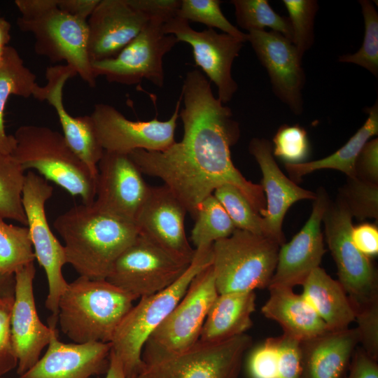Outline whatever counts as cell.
<instances>
[{
	"mask_svg": "<svg viewBox=\"0 0 378 378\" xmlns=\"http://www.w3.org/2000/svg\"><path fill=\"white\" fill-rule=\"evenodd\" d=\"M100 0H57V6L62 11L87 20Z\"/></svg>",
	"mask_w": 378,
	"mask_h": 378,
	"instance_id": "681fc988",
	"label": "cell"
},
{
	"mask_svg": "<svg viewBox=\"0 0 378 378\" xmlns=\"http://www.w3.org/2000/svg\"><path fill=\"white\" fill-rule=\"evenodd\" d=\"M211 265L195 276L182 299L150 335L142 357L178 354L199 341L208 312L218 295Z\"/></svg>",
	"mask_w": 378,
	"mask_h": 378,
	"instance_id": "30bf717a",
	"label": "cell"
},
{
	"mask_svg": "<svg viewBox=\"0 0 378 378\" xmlns=\"http://www.w3.org/2000/svg\"><path fill=\"white\" fill-rule=\"evenodd\" d=\"M288 13L292 29L291 42L299 55L309 50L314 43V21L318 10L316 0H283Z\"/></svg>",
	"mask_w": 378,
	"mask_h": 378,
	"instance_id": "74e56055",
	"label": "cell"
},
{
	"mask_svg": "<svg viewBox=\"0 0 378 378\" xmlns=\"http://www.w3.org/2000/svg\"><path fill=\"white\" fill-rule=\"evenodd\" d=\"M345 378H378L377 360L370 358L360 347H357Z\"/></svg>",
	"mask_w": 378,
	"mask_h": 378,
	"instance_id": "c3c4849f",
	"label": "cell"
},
{
	"mask_svg": "<svg viewBox=\"0 0 378 378\" xmlns=\"http://www.w3.org/2000/svg\"><path fill=\"white\" fill-rule=\"evenodd\" d=\"M180 96L181 141L162 151L134 150L131 159L142 174L160 178L193 218L199 204L224 184L239 190L260 215L266 206L260 184L247 180L232 161L230 147L240 129L230 108L214 96L199 70L187 72Z\"/></svg>",
	"mask_w": 378,
	"mask_h": 378,
	"instance_id": "6da1fadb",
	"label": "cell"
},
{
	"mask_svg": "<svg viewBox=\"0 0 378 378\" xmlns=\"http://www.w3.org/2000/svg\"><path fill=\"white\" fill-rule=\"evenodd\" d=\"M356 176L378 183V139L368 141L360 151L355 164Z\"/></svg>",
	"mask_w": 378,
	"mask_h": 378,
	"instance_id": "bcb514c9",
	"label": "cell"
},
{
	"mask_svg": "<svg viewBox=\"0 0 378 378\" xmlns=\"http://www.w3.org/2000/svg\"><path fill=\"white\" fill-rule=\"evenodd\" d=\"M250 153L262 172L261 187L266 206L260 213L264 234L280 246L285 243L282 223L288 209L296 202L316 198V192L298 186L280 170L274 159L272 145L264 138H253L248 145Z\"/></svg>",
	"mask_w": 378,
	"mask_h": 378,
	"instance_id": "44dd1931",
	"label": "cell"
},
{
	"mask_svg": "<svg viewBox=\"0 0 378 378\" xmlns=\"http://www.w3.org/2000/svg\"><path fill=\"white\" fill-rule=\"evenodd\" d=\"M136 10L149 18L158 20L165 23L176 16L181 0H127Z\"/></svg>",
	"mask_w": 378,
	"mask_h": 378,
	"instance_id": "f6af8a7d",
	"label": "cell"
},
{
	"mask_svg": "<svg viewBox=\"0 0 378 378\" xmlns=\"http://www.w3.org/2000/svg\"><path fill=\"white\" fill-rule=\"evenodd\" d=\"M53 108L59 120L66 144L97 179V166L104 150L99 142L90 115L74 117L66 110L62 102H56Z\"/></svg>",
	"mask_w": 378,
	"mask_h": 378,
	"instance_id": "f546056e",
	"label": "cell"
},
{
	"mask_svg": "<svg viewBox=\"0 0 378 378\" xmlns=\"http://www.w3.org/2000/svg\"><path fill=\"white\" fill-rule=\"evenodd\" d=\"M195 220L191 231L195 249L211 246L215 241L230 237L236 230L225 209L213 194L199 204Z\"/></svg>",
	"mask_w": 378,
	"mask_h": 378,
	"instance_id": "1f68e13d",
	"label": "cell"
},
{
	"mask_svg": "<svg viewBox=\"0 0 378 378\" xmlns=\"http://www.w3.org/2000/svg\"><path fill=\"white\" fill-rule=\"evenodd\" d=\"M36 274L31 262L14 274V302L10 317V331L18 358L17 374L20 377L38 360L43 349L50 342L56 327L47 326L36 310L33 282Z\"/></svg>",
	"mask_w": 378,
	"mask_h": 378,
	"instance_id": "ac0fdd59",
	"label": "cell"
},
{
	"mask_svg": "<svg viewBox=\"0 0 378 378\" xmlns=\"http://www.w3.org/2000/svg\"><path fill=\"white\" fill-rule=\"evenodd\" d=\"M277 340V377L276 378H300L301 341L286 334Z\"/></svg>",
	"mask_w": 378,
	"mask_h": 378,
	"instance_id": "ee69618b",
	"label": "cell"
},
{
	"mask_svg": "<svg viewBox=\"0 0 378 378\" xmlns=\"http://www.w3.org/2000/svg\"><path fill=\"white\" fill-rule=\"evenodd\" d=\"M105 378H137V377L128 376L120 360L111 351L109 365Z\"/></svg>",
	"mask_w": 378,
	"mask_h": 378,
	"instance_id": "f907efd6",
	"label": "cell"
},
{
	"mask_svg": "<svg viewBox=\"0 0 378 378\" xmlns=\"http://www.w3.org/2000/svg\"><path fill=\"white\" fill-rule=\"evenodd\" d=\"M15 146L11 153L25 172L36 170L85 204L96 197V178L74 153L59 132L46 126L22 125L14 134Z\"/></svg>",
	"mask_w": 378,
	"mask_h": 378,
	"instance_id": "8992f818",
	"label": "cell"
},
{
	"mask_svg": "<svg viewBox=\"0 0 378 378\" xmlns=\"http://www.w3.org/2000/svg\"><path fill=\"white\" fill-rule=\"evenodd\" d=\"M191 262L139 234L115 261L106 279L138 299L172 285Z\"/></svg>",
	"mask_w": 378,
	"mask_h": 378,
	"instance_id": "8fae6325",
	"label": "cell"
},
{
	"mask_svg": "<svg viewBox=\"0 0 378 378\" xmlns=\"http://www.w3.org/2000/svg\"><path fill=\"white\" fill-rule=\"evenodd\" d=\"M14 275H3L0 274V295L14 294Z\"/></svg>",
	"mask_w": 378,
	"mask_h": 378,
	"instance_id": "f5cc1de1",
	"label": "cell"
},
{
	"mask_svg": "<svg viewBox=\"0 0 378 378\" xmlns=\"http://www.w3.org/2000/svg\"><path fill=\"white\" fill-rule=\"evenodd\" d=\"M213 195L224 207L236 229L265 236L262 217L236 187L224 184Z\"/></svg>",
	"mask_w": 378,
	"mask_h": 378,
	"instance_id": "e575fe53",
	"label": "cell"
},
{
	"mask_svg": "<svg viewBox=\"0 0 378 378\" xmlns=\"http://www.w3.org/2000/svg\"><path fill=\"white\" fill-rule=\"evenodd\" d=\"M236 20L241 28L262 31L268 27L292 40V29L288 18L279 15L267 0H232Z\"/></svg>",
	"mask_w": 378,
	"mask_h": 378,
	"instance_id": "836d02e7",
	"label": "cell"
},
{
	"mask_svg": "<svg viewBox=\"0 0 378 378\" xmlns=\"http://www.w3.org/2000/svg\"><path fill=\"white\" fill-rule=\"evenodd\" d=\"M181 102L180 96L172 115L164 121L156 118L148 121L131 120L106 104H96L90 116L104 151L124 154L138 149L162 151L176 142Z\"/></svg>",
	"mask_w": 378,
	"mask_h": 378,
	"instance_id": "5bb4252c",
	"label": "cell"
},
{
	"mask_svg": "<svg viewBox=\"0 0 378 378\" xmlns=\"http://www.w3.org/2000/svg\"><path fill=\"white\" fill-rule=\"evenodd\" d=\"M368 117L365 123L334 153L320 160L300 164H285L290 179L297 181L303 176L323 169H332L344 173L347 177L356 176L357 157L365 143L378 134V103L365 108Z\"/></svg>",
	"mask_w": 378,
	"mask_h": 378,
	"instance_id": "83f0119b",
	"label": "cell"
},
{
	"mask_svg": "<svg viewBox=\"0 0 378 378\" xmlns=\"http://www.w3.org/2000/svg\"><path fill=\"white\" fill-rule=\"evenodd\" d=\"M13 302L14 294L0 295V377L18 365L10 331Z\"/></svg>",
	"mask_w": 378,
	"mask_h": 378,
	"instance_id": "7bdbcfd3",
	"label": "cell"
},
{
	"mask_svg": "<svg viewBox=\"0 0 378 378\" xmlns=\"http://www.w3.org/2000/svg\"><path fill=\"white\" fill-rule=\"evenodd\" d=\"M272 154L285 164L306 162L309 154V142L306 130L298 125H283L273 138Z\"/></svg>",
	"mask_w": 378,
	"mask_h": 378,
	"instance_id": "ab89813d",
	"label": "cell"
},
{
	"mask_svg": "<svg viewBox=\"0 0 378 378\" xmlns=\"http://www.w3.org/2000/svg\"><path fill=\"white\" fill-rule=\"evenodd\" d=\"M219 0H181L176 16L189 22H200L209 29L217 28L243 43L247 41V34L241 31L224 15Z\"/></svg>",
	"mask_w": 378,
	"mask_h": 378,
	"instance_id": "d590c367",
	"label": "cell"
},
{
	"mask_svg": "<svg viewBox=\"0 0 378 378\" xmlns=\"http://www.w3.org/2000/svg\"><path fill=\"white\" fill-rule=\"evenodd\" d=\"M34 259L28 227L0 220V274L14 275Z\"/></svg>",
	"mask_w": 378,
	"mask_h": 378,
	"instance_id": "d6a6232c",
	"label": "cell"
},
{
	"mask_svg": "<svg viewBox=\"0 0 378 378\" xmlns=\"http://www.w3.org/2000/svg\"><path fill=\"white\" fill-rule=\"evenodd\" d=\"M36 76L27 68L17 50L8 46L0 62V152L11 154L15 139L6 133L4 109L10 95L28 98L33 97L36 86Z\"/></svg>",
	"mask_w": 378,
	"mask_h": 378,
	"instance_id": "f1b7e54d",
	"label": "cell"
},
{
	"mask_svg": "<svg viewBox=\"0 0 378 378\" xmlns=\"http://www.w3.org/2000/svg\"><path fill=\"white\" fill-rule=\"evenodd\" d=\"M252 342L244 333L218 343L199 340L178 354L142 357L137 378H239Z\"/></svg>",
	"mask_w": 378,
	"mask_h": 378,
	"instance_id": "ba28073f",
	"label": "cell"
},
{
	"mask_svg": "<svg viewBox=\"0 0 378 378\" xmlns=\"http://www.w3.org/2000/svg\"><path fill=\"white\" fill-rule=\"evenodd\" d=\"M351 239L357 249L371 258L378 254V228L370 223H362L352 227Z\"/></svg>",
	"mask_w": 378,
	"mask_h": 378,
	"instance_id": "7dc6e473",
	"label": "cell"
},
{
	"mask_svg": "<svg viewBox=\"0 0 378 378\" xmlns=\"http://www.w3.org/2000/svg\"><path fill=\"white\" fill-rule=\"evenodd\" d=\"M25 172L11 154L0 152V220L27 225L22 204Z\"/></svg>",
	"mask_w": 378,
	"mask_h": 378,
	"instance_id": "4dcf8cb0",
	"label": "cell"
},
{
	"mask_svg": "<svg viewBox=\"0 0 378 378\" xmlns=\"http://www.w3.org/2000/svg\"><path fill=\"white\" fill-rule=\"evenodd\" d=\"M96 197L99 210L134 223L150 187L129 154L104 151L98 166Z\"/></svg>",
	"mask_w": 378,
	"mask_h": 378,
	"instance_id": "e0dca14e",
	"label": "cell"
},
{
	"mask_svg": "<svg viewBox=\"0 0 378 378\" xmlns=\"http://www.w3.org/2000/svg\"><path fill=\"white\" fill-rule=\"evenodd\" d=\"M54 227L64 241L66 263L80 276L91 279H106L139 234L134 222L101 211L93 203H82L59 215Z\"/></svg>",
	"mask_w": 378,
	"mask_h": 378,
	"instance_id": "7a4b0ae2",
	"label": "cell"
},
{
	"mask_svg": "<svg viewBox=\"0 0 378 378\" xmlns=\"http://www.w3.org/2000/svg\"><path fill=\"white\" fill-rule=\"evenodd\" d=\"M53 187L33 171L25 174L22 204L27 217L35 258L46 272L48 293L46 307L51 312L49 326L56 327L58 303L68 283L62 274L66 264L64 247L52 232L46 214V203L52 196Z\"/></svg>",
	"mask_w": 378,
	"mask_h": 378,
	"instance_id": "9c48e42d",
	"label": "cell"
},
{
	"mask_svg": "<svg viewBox=\"0 0 378 378\" xmlns=\"http://www.w3.org/2000/svg\"><path fill=\"white\" fill-rule=\"evenodd\" d=\"M247 41L266 69L274 94L295 115L302 114L306 76L302 57L292 42L279 32L265 30L248 31Z\"/></svg>",
	"mask_w": 378,
	"mask_h": 378,
	"instance_id": "2e32d148",
	"label": "cell"
},
{
	"mask_svg": "<svg viewBox=\"0 0 378 378\" xmlns=\"http://www.w3.org/2000/svg\"><path fill=\"white\" fill-rule=\"evenodd\" d=\"M280 245L274 240L236 229L212 246V267L218 294L268 288Z\"/></svg>",
	"mask_w": 378,
	"mask_h": 378,
	"instance_id": "52a82bcc",
	"label": "cell"
},
{
	"mask_svg": "<svg viewBox=\"0 0 378 378\" xmlns=\"http://www.w3.org/2000/svg\"><path fill=\"white\" fill-rule=\"evenodd\" d=\"M338 198L349 209L352 217L363 220L378 218V183L357 176L347 177Z\"/></svg>",
	"mask_w": 378,
	"mask_h": 378,
	"instance_id": "f35d334b",
	"label": "cell"
},
{
	"mask_svg": "<svg viewBox=\"0 0 378 378\" xmlns=\"http://www.w3.org/2000/svg\"><path fill=\"white\" fill-rule=\"evenodd\" d=\"M163 24L160 20H149L139 35L115 57L92 62L95 78L104 76L110 83L128 85L146 79L162 88L163 57L178 43L174 35L164 32Z\"/></svg>",
	"mask_w": 378,
	"mask_h": 378,
	"instance_id": "4fadbf2b",
	"label": "cell"
},
{
	"mask_svg": "<svg viewBox=\"0 0 378 378\" xmlns=\"http://www.w3.org/2000/svg\"><path fill=\"white\" fill-rule=\"evenodd\" d=\"M148 22L127 0H100L88 20L91 62L115 57Z\"/></svg>",
	"mask_w": 378,
	"mask_h": 378,
	"instance_id": "7402d4cb",
	"label": "cell"
},
{
	"mask_svg": "<svg viewBox=\"0 0 378 378\" xmlns=\"http://www.w3.org/2000/svg\"><path fill=\"white\" fill-rule=\"evenodd\" d=\"M15 4L21 13L18 27L34 36L35 52L53 62L65 61L83 81L94 87L88 21L60 10L57 0H16Z\"/></svg>",
	"mask_w": 378,
	"mask_h": 378,
	"instance_id": "277c9868",
	"label": "cell"
},
{
	"mask_svg": "<svg viewBox=\"0 0 378 378\" xmlns=\"http://www.w3.org/2000/svg\"><path fill=\"white\" fill-rule=\"evenodd\" d=\"M356 328L361 349L370 358L378 360V299L354 307Z\"/></svg>",
	"mask_w": 378,
	"mask_h": 378,
	"instance_id": "60d3db41",
	"label": "cell"
},
{
	"mask_svg": "<svg viewBox=\"0 0 378 378\" xmlns=\"http://www.w3.org/2000/svg\"><path fill=\"white\" fill-rule=\"evenodd\" d=\"M212 246L195 248L190 265L174 283L139 298L119 324L111 342V351L120 360L128 376L137 377L148 337L182 299L195 276L212 264Z\"/></svg>",
	"mask_w": 378,
	"mask_h": 378,
	"instance_id": "5b68a950",
	"label": "cell"
},
{
	"mask_svg": "<svg viewBox=\"0 0 378 378\" xmlns=\"http://www.w3.org/2000/svg\"><path fill=\"white\" fill-rule=\"evenodd\" d=\"M277 360L276 337L267 338L253 348L247 356V378H276Z\"/></svg>",
	"mask_w": 378,
	"mask_h": 378,
	"instance_id": "b9f144b4",
	"label": "cell"
},
{
	"mask_svg": "<svg viewBox=\"0 0 378 378\" xmlns=\"http://www.w3.org/2000/svg\"><path fill=\"white\" fill-rule=\"evenodd\" d=\"M267 288L269 298L262 305L261 313L276 322L284 334L302 342L330 330L302 294L288 287Z\"/></svg>",
	"mask_w": 378,
	"mask_h": 378,
	"instance_id": "d4e9b609",
	"label": "cell"
},
{
	"mask_svg": "<svg viewBox=\"0 0 378 378\" xmlns=\"http://www.w3.org/2000/svg\"><path fill=\"white\" fill-rule=\"evenodd\" d=\"M352 216L337 198L328 204L323 217L325 237L335 262L338 281L354 307L378 299V275L370 258L351 239Z\"/></svg>",
	"mask_w": 378,
	"mask_h": 378,
	"instance_id": "7c38bea8",
	"label": "cell"
},
{
	"mask_svg": "<svg viewBox=\"0 0 378 378\" xmlns=\"http://www.w3.org/2000/svg\"><path fill=\"white\" fill-rule=\"evenodd\" d=\"M255 291L218 294L201 330L200 341L218 343L246 333L252 326Z\"/></svg>",
	"mask_w": 378,
	"mask_h": 378,
	"instance_id": "484cf974",
	"label": "cell"
},
{
	"mask_svg": "<svg viewBox=\"0 0 378 378\" xmlns=\"http://www.w3.org/2000/svg\"><path fill=\"white\" fill-rule=\"evenodd\" d=\"M358 344L356 328L328 330L302 341L300 378H345Z\"/></svg>",
	"mask_w": 378,
	"mask_h": 378,
	"instance_id": "cb8c5ba5",
	"label": "cell"
},
{
	"mask_svg": "<svg viewBox=\"0 0 378 378\" xmlns=\"http://www.w3.org/2000/svg\"><path fill=\"white\" fill-rule=\"evenodd\" d=\"M329 202L326 190L318 188L305 225L289 242L280 246L276 266L268 288H293L302 285L310 273L320 267L326 253L321 224Z\"/></svg>",
	"mask_w": 378,
	"mask_h": 378,
	"instance_id": "d6986e66",
	"label": "cell"
},
{
	"mask_svg": "<svg viewBox=\"0 0 378 378\" xmlns=\"http://www.w3.org/2000/svg\"><path fill=\"white\" fill-rule=\"evenodd\" d=\"M10 24L0 13V62L10 39Z\"/></svg>",
	"mask_w": 378,
	"mask_h": 378,
	"instance_id": "816d5d0a",
	"label": "cell"
},
{
	"mask_svg": "<svg viewBox=\"0 0 378 378\" xmlns=\"http://www.w3.org/2000/svg\"><path fill=\"white\" fill-rule=\"evenodd\" d=\"M135 300L106 279L79 276L59 298L57 322L74 343L111 342Z\"/></svg>",
	"mask_w": 378,
	"mask_h": 378,
	"instance_id": "3957f363",
	"label": "cell"
},
{
	"mask_svg": "<svg viewBox=\"0 0 378 378\" xmlns=\"http://www.w3.org/2000/svg\"><path fill=\"white\" fill-rule=\"evenodd\" d=\"M45 354L20 378H90L107 372L111 342L66 344L53 330Z\"/></svg>",
	"mask_w": 378,
	"mask_h": 378,
	"instance_id": "603a6c76",
	"label": "cell"
},
{
	"mask_svg": "<svg viewBox=\"0 0 378 378\" xmlns=\"http://www.w3.org/2000/svg\"><path fill=\"white\" fill-rule=\"evenodd\" d=\"M165 34L174 35L178 42L188 43L195 62L218 89V98L225 104L237 90L232 66L243 47V42L214 29L196 31L183 19L175 16L162 26Z\"/></svg>",
	"mask_w": 378,
	"mask_h": 378,
	"instance_id": "9a60e30c",
	"label": "cell"
},
{
	"mask_svg": "<svg viewBox=\"0 0 378 378\" xmlns=\"http://www.w3.org/2000/svg\"><path fill=\"white\" fill-rule=\"evenodd\" d=\"M302 286V295L330 330L348 328L355 321V309L346 293L323 268L314 270Z\"/></svg>",
	"mask_w": 378,
	"mask_h": 378,
	"instance_id": "4316f807",
	"label": "cell"
},
{
	"mask_svg": "<svg viewBox=\"0 0 378 378\" xmlns=\"http://www.w3.org/2000/svg\"><path fill=\"white\" fill-rule=\"evenodd\" d=\"M183 203L165 185L150 187L134 223L139 233L178 257L192 260L195 249L188 239Z\"/></svg>",
	"mask_w": 378,
	"mask_h": 378,
	"instance_id": "ffe728a7",
	"label": "cell"
},
{
	"mask_svg": "<svg viewBox=\"0 0 378 378\" xmlns=\"http://www.w3.org/2000/svg\"><path fill=\"white\" fill-rule=\"evenodd\" d=\"M365 32L360 49L353 54L339 57L338 61L352 63L365 68L374 76H378V13L371 1L360 0Z\"/></svg>",
	"mask_w": 378,
	"mask_h": 378,
	"instance_id": "8d00e7d4",
	"label": "cell"
},
{
	"mask_svg": "<svg viewBox=\"0 0 378 378\" xmlns=\"http://www.w3.org/2000/svg\"><path fill=\"white\" fill-rule=\"evenodd\" d=\"M0 378H5V377H1Z\"/></svg>",
	"mask_w": 378,
	"mask_h": 378,
	"instance_id": "db71d44e",
	"label": "cell"
}]
</instances>
